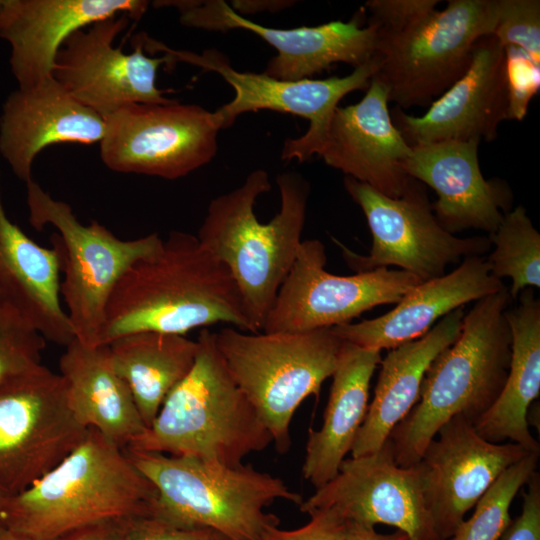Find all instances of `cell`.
I'll use <instances>...</instances> for the list:
<instances>
[{
    "mask_svg": "<svg viewBox=\"0 0 540 540\" xmlns=\"http://www.w3.org/2000/svg\"><path fill=\"white\" fill-rule=\"evenodd\" d=\"M59 369L83 426L122 449L146 430L129 387L111 364L108 345L88 346L75 338L61 355Z\"/></svg>",
    "mask_w": 540,
    "mask_h": 540,
    "instance_id": "f1b7e54d",
    "label": "cell"
},
{
    "mask_svg": "<svg viewBox=\"0 0 540 540\" xmlns=\"http://www.w3.org/2000/svg\"><path fill=\"white\" fill-rule=\"evenodd\" d=\"M324 244L302 241L262 331L297 332L351 323L372 308L398 303L422 281L403 270L378 268L340 276L325 270Z\"/></svg>",
    "mask_w": 540,
    "mask_h": 540,
    "instance_id": "5bb4252c",
    "label": "cell"
},
{
    "mask_svg": "<svg viewBox=\"0 0 540 540\" xmlns=\"http://www.w3.org/2000/svg\"><path fill=\"white\" fill-rule=\"evenodd\" d=\"M196 341L192 369L126 449L239 465L273 438L227 369L215 332L203 329Z\"/></svg>",
    "mask_w": 540,
    "mask_h": 540,
    "instance_id": "5b68a950",
    "label": "cell"
},
{
    "mask_svg": "<svg viewBox=\"0 0 540 540\" xmlns=\"http://www.w3.org/2000/svg\"><path fill=\"white\" fill-rule=\"evenodd\" d=\"M216 345L235 383L255 408L279 453L288 451L290 423L310 395L336 369L343 340L332 328L251 333L215 332Z\"/></svg>",
    "mask_w": 540,
    "mask_h": 540,
    "instance_id": "52a82bcc",
    "label": "cell"
},
{
    "mask_svg": "<svg viewBox=\"0 0 540 540\" xmlns=\"http://www.w3.org/2000/svg\"><path fill=\"white\" fill-rule=\"evenodd\" d=\"M492 35L503 47H518L540 63V1L497 0Z\"/></svg>",
    "mask_w": 540,
    "mask_h": 540,
    "instance_id": "836d02e7",
    "label": "cell"
},
{
    "mask_svg": "<svg viewBox=\"0 0 540 540\" xmlns=\"http://www.w3.org/2000/svg\"><path fill=\"white\" fill-rule=\"evenodd\" d=\"M517 298L518 304L505 312L512 342L504 387L474 426L489 442L509 440L539 454V443L529 431L528 413L540 393V301L530 287Z\"/></svg>",
    "mask_w": 540,
    "mask_h": 540,
    "instance_id": "83f0119b",
    "label": "cell"
},
{
    "mask_svg": "<svg viewBox=\"0 0 540 540\" xmlns=\"http://www.w3.org/2000/svg\"><path fill=\"white\" fill-rule=\"evenodd\" d=\"M4 496H5V494L2 493V492L0 491V500H1Z\"/></svg>",
    "mask_w": 540,
    "mask_h": 540,
    "instance_id": "7bdbcfd3",
    "label": "cell"
},
{
    "mask_svg": "<svg viewBox=\"0 0 540 540\" xmlns=\"http://www.w3.org/2000/svg\"><path fill=\"white\" fill-rule=\"evenodd\" d=\"M281 207L267 223L255 214L258 197L271 190L268 173L252 171L239 187L211 200L197 238L229 270L255 333L263 329L302 242L308 181L299 173L277 175Z\"/></svg>",
    "mask_w": 540,
    "mask_h": 540,
    "instance_id": "3957f363",
    "label": "cell"
},
{
    "mask_svg": "<svg viewBox=\"0 0 540 540\" xmlns=\"http://www.w3.org/2000/svg\"><path fill=\"white\" fill-rule=\"evenodd\" d=\"M160 5L176 7L180 22L188 27L213 31L243 29L256 34L276 49L277 55L269 60L263 73L279 80L309 79L339 62L356 68L377 53V30L369 23L364 26V9L347 22L337 20L281 29L255 23L223 0L161 1Z\"/></svg>",
    "mask_w": 540,
    "mask_h": 540,
    "instance_id": "2e32d148",
    "label": "cell"
},
{
    "mask_svg": "<svg viewBox=\"0 0 540 540\" xmlns=\"http://www.w3.org/2000/svg\"><path fill=\"white\" fill-rule=\"evenodd\" d=\"M148 5L141 0H0V39L10 46L18 88L53 78L57 53L74 31L120 14L137 20Z\"/></svg>",
    "mask_w": 540,
    "mask_h": 540,
    "instance_id": "7402d4cb",
    "label": "cell"
},
{
    "mask_svg": "<svg viewBox=\"0 0 540 540\" xmlns=\"http://www.w3.org/2000/svg\"><path fill=\"white\" fill-rule=\"evenodd\" d=\"M505 81L507 119L521 121L527 114L531 99L540 87V63L524 50L505 46Z\"/></svg>",
    "mask_w": 540,
    "mask_h": 540,
    "instance_id": "e575fe53",
    "label": "cell"
},
{
    "mask_svg": "<svg viewBox=\"0 0 540 540\" xmlns=\"http://www.w3.org/2000/svg\"><path fill=\"white\" fill-rule=\"evenodd\" d=\"M538 453H529L508 467L476 503L448 540H499L511 522L509 509L519 490L536 472Z\"/></svg>",
    "mask_w": 540,
    "mask_h": 540,
    "instance_id": "1f68e13d",
    "label": "cell"
},
{
    "mask_svg": "<svg viewBox=\"0 0 540 540\" xmlns=\"http://www.w3.org/2000/svg\"><path fill=\"white\" fill-rule=\"evenodd\" d=\"M125 540H230L210 528L180 527L153 516L130 518Z\"/></svg>",
    "mask_w": 540,
    "mask_h": 540,
    "instance_id": "8d00e7d4",
    "label": "cell"
},
{
    "mask_svg": "<svg viewBox=\"0 0 540 540\" xmlns=\"http://www.w3.org/2000/svg\"><path fill=\"white\" fill-rule=\"evenodd\" d=\"M124 450L157 489L151 516L176 526L210 528L230 540H262L280 522L266 507L279 499L303 501L283 480L252 465Z\"/></svg>",
    "mask_w": 540,
    "mask_h": 540,
    "instance_id": "8992f818",
    "label": "cell"
},
{
    "mask_svg": "<svg viewBox=\"0 0 540 540\" xmlns=\"http://www.w3.org/2000/svg\"><path fill=\"white\" fill-rule=\"evenodd\" d=\"M505 51L493 36L474 45L472 60L458 79L421 116L395 107L392 121L410 145L456 140L481 142L497 138L499 124L507 119Z\"/></svg>",
    "mask_w": 540,
    "mask_h": 540,
    "instance_id": "d6986e66",
    "label": "cell"
},
{
    "mask_svg": "<svg viewBox=\"0 0 540 540\" xmlns=\"http://www.w3.org/2000/svg\"><path fill=\"white\" fill-rule=\"evenodd\" d=\"M488 238L494 247L486 258L490 272L511 279V299L525 288L540 287V234L522 205L506 213Z\"/></svg>",
    "mask_w": 540,
    "mask_h": 540,
    "instance_id": "4dcf8cb0",
    "label": "cell"
},
{
    "mask_svg": "<svg viewBox=\"0 0 540 540\" xmlns=\"http://www.w3.org/2000/svg\"><path fill=\"white\" fill-rule=\"evenodd\" d=\"M99 142L107 168L175 180L216 155L221 125L214 112L194 104L136 103L104 119Z\"/></svg>",
    "mask_w": 540,
    "mask_h": 540,
    "instance_id": "4fadbf2b",
    "label": "cell"
},
{
    "mask_svg": "<svg viewBox=\"0 0 540 540\" xmlns=\"http://www.w3.org/2000/svg\"><path fill=\"white\" fill-rule=\"evenodd\" d=\"M157 497L125 450L89 428L55 468L0 500V526L29 540H55L107 520L151 516Z\"/></svg>",
    "mask_w": 540,
    "mask_h": 540,
    "instance_id": "7a4b0ae2",
    "label": "cell"
},
{
    "mask_svg": "<svg viewBox=\"0 0 540 540\" xmlns=\"http://www.w3.org/2000/svg\"><path fill=\"white\" fill-rule=\"evenodd\" d=\"M497 0H449L417 24L378 37L374 75L400 109L427 106L470 66L475 43L492 35Z\"/></svg>",
    "mask_w": 540,
    "mask_h": 540,
    "instance_id": "9c48e42d",
    "label": "cell"
},
{
    "mask_svg": "<svg viewBox=\"0 0 540 540\" xmlns=\"http://www.w3.org/2000/svg\"><path fill=\"white\" fill-rule=\"evenodd\" d=\"M46 340L14 312L0 307V384L41 364Z\"/></svg>",
    "mask_w": 540,
    "mask_h": 540,
    "instance_id": "d6a6232c",
    "label": "cell"
},
{
    "mask_svg": "<svg viewBox=\"0 0 540 540\" xmlns=\"http://www.w3.org/2000/svg\"><path fill=\"white\" fill-rule=\"evenodd\" d=\"M347 540H411V538L404 532L396 530L390 534L378 533L374 527H368L355 523H346Z\"/></svg>",
    "mask_w": 540,
    "mask_h": 540,
    "instance_id": "60d3db41",
    "label": "cell"
},
{
    "mask_svg": "<svg viewBox=\"0 0 540 540\" xmlns=\"http://www.w3.org/2000/svg\"><path fill=\"white\" fill-rule=\"evenodd\" d=\"M217 323L255 333L227 267L197 238L172 231L131 266L108 300L100 345L142 331L185 335Z\"/></svg>",
    "mask_w": 540,
    "mask_h": 540,
    "instance_id": "6da1fadb",
    "label": "cell"
},
{
    "mask_svg": "<svg viewBox=\"0 0 540 540\" xmlns=\"http://www.w3.org/2000/svg\"><path fill=\"white\" fill-rule=\"evenodd\" d=\"M386 86L375 76L356 104L337 107L316 155L386 196L400 197L411 177L401 168L411 146L394 125Z\"/></svg>",
    "mask_w": 540,
    "mask_h": 540,
    "instance_id": "44dd1931",
    "label": "cell"
},
{
    "mask_svg": "<svg viewBox=\"0 0 540 540\" xmlns=\"http://www.w3.org/2000/svg\"><path fill=\"white\" fill-rule=\"evenodd\" d=\"M438 0H369L364 11L367 23L375 26L378 37L398 34L436 10Z\"/></svg>",
    "mask_w": 540,
    "mask_h": 540,
    "instance_id": "d590c367",
    "label": "cell"
},
{
    "mask_svg": "<svg viewBox=\"0 0 540 540\" xmlns=\"http://www.w3.org/2000/svg\"><path fill=\"white\" fill-rule=\"evenodd\" d=\"M329 508L346 523L387 524L411 540H443L426 507L417 465L399 466L390 441L377 452L344 459L336 476L299 505Z\"/></svg>",
    "mask_w": 540,
    "mask_h": 540,
    "instance_id": "e0dca14e",
    "label": "cell"
},
{
    "mask_svg": "<svg viewBox=\"0 0 540 540\" xmlns=\"http://www.w3.org/2000/svg\"><path fill=\"white\" fill-rule=\"evenodd\" d=\"M104 119L76 101L54 78L11 92L0 114V155L25 184L46 147L59 143H99Z\"/></svg>",
    "mask_w": 540,
    "mask_h": 540,
    "instance_id": "603a6c76",
    "label": "cell"
},
{
    "mask_svg": "<svg viewBox=\"0 0 540 540\" xmlns=\"http://www.w3.org/2000/svg\"><path fill=\"white\" fill-rule=\"evenodd\" d=\"M479 143L448 140L413 145L401 163L406 175L436 192L432 211L451 234L468 229L495 232L513 202L504 180L484 178L478 160Z\"/></svg>",
    "mask_w": 540,
    "mask_h": 540,
    "instance_id": "ffe728a7",
    "label": "cell"
},
{
    "mask_svg": "<svg viewBox=\"0 0 540 540\" xmlns=\"http://www.w3.org/2000/svg\"><path fill=\"white\" fill-rule=\"evenodd\" d=\"M311 519L294 530L269 527L262 540H347V524L334 510L315 509L307 513Z\"/></svg>",
    "mask_w": 540,
    "mask_h": 540,
    "instance_id": "74e56055",
    "label": "cell"
},
{
    "mask_svg": "<svg viewBox=\"0 0 540 540\" xmlns=\"http://www.w3.org/2000/svg\"><path fill=\"white\" fill-rule=\"evenodd\" d=\"M344 187L362 209L372 234L368 255H360L334 240L346 264L356 272L399 267L419 280L441 277L451 264L483 256L492 248L488 236L459 238L437 221L425 187L411 179L406 191L392 198L351 177Z\"/></svg>",
    "mask_w": 540,
    "mask_h": 540,
    "instance_id": "30bf717a",
    "label": "cell"
},
{
    "mask_svg": "<svg viewBox=\"0 0 540 540\" xmlns=\"http://www.w3.org/2000/svg\"><path fill=\"white\" fill-rule=\"evenodd\" d=\"M504 286L491 274L485 257L470 256L448 274L419 283L386 314L332 329L341 340L361 348L390 350L422 337L450 312Z\"/></svg>",
    "mask_w": 540,
    "mask_h": 540,
    "instance_id": "cb8c5ba5",
    "label": "cell"
},
{
    "mask_svg": "<svg viewBox=\"0 0 540 540\" xmlns=\"http://www.w3.org/2000/svg\"><path fill=\"white\" fill-rule=\"evenodd\" d=\"M138 40L144 51L163 52L168 59V67L183 62L204 71L216 72L233 88L234 98L214 111L222 129L230 127L241 114L259 110H273L307 119L310 123L307 131L298 138L286 139L282 149V160L296 159L298 162L317 154L340 100L352 91L366 90L379 66L375 56L344 77L286 81L264 73L238 71L228 57L216 49L197 54L172 49L144 34H139Z\"/></svg>",
    "mask_w": 540,
    "mask_h": 540,
    "instance_id": "8fae6325",
    "label": "cell"
},
{
    "mask_svg": "<svg viewBox=\"0 0 540 540\" xmlns=\"http://www.w3.org/2000/svg\"><path fill=\"white\" fill-rule=\"evenodd\" d=\"M62 262L7 216L0 191V307L14 312L46 341L67 346L75 334L61 305Z\"/></svg>",
    "mask_w": 540,
    "mask_h": 540,
    "instance_id": "d4e9b609",
    "label": "cell"
},
{
    "mask_svg": "<svg viewBox=\"0 0 540 540\" xmlns=\"http://www.w3.org/2000/svg\"><path fill=\"white\" fill-rule=\"evenodd\" d=\"M26 201L34 229H57L51 241L61 256L60 294L75 338L88 346L100 345L115 285L135 263L156 255L163 240L157 233L122 240L96 220L83 225L68 203L54 199L33 179L26 183Z\"/></svg>",
    "mask_w": 540,
    "mask_h": 540,
    "instance_id": "ba28073f",
    "label": "cell"
},
{
    "mask_svg": "<svg viewBox=\"0 0 540 540\" xmlns=\"http://www.w3.org/2000/svg\"><path fill=\"white\" fill-rule=\"evenodd\" d=\"M0 540H29L0 526Z\"/></svg>",
    "mask_w": 540,
    "mask_h": 540,
    "instance_id": "b9f144b4",
    "label": "cell"
},
{
    "mask_svg": "<svg viewBox=\"0 0 540 540\" xmlns=\"http://www.w3.org/2000/svg\"><path fill=\"white\" fill-rule=\"evenodd\" d=\"M108 348L111 364L129 387L147 429L192 369L198 343L184 335L142 331L119 337Z\"/></svg>",
    "mask_w": 540,
    "mask_h": 540,
    "instance_id": "f546056e",
    "label": "cell"
},
{
    "mask_svg": "<svg viewBox=\"0 0 540 540\" xmlns=\"http://www.w3.org/2000/svg\"><path fill=\"white\" fill-rule=\"evenodd\" d=\"M65 380L42 364L0 384V491L14 495L63 461L86 437Z\"/></svg>",
    "mask_w": 540,
    "mask_h": 540,
    "instance_id": "7c38bea8",
    "label": "cell"
},
{
    "mask_svg": "<svg viewBox=\"0 0 540 540\" xmlns=\"http://www.w3.org/2000/svg\"><path fill=\"white\" fill-rule=\"evenodd\" d=\"M510 301L506 286L477 300L464 315L457 339L430 363L417 403L388 438L399 466L417 464L452 417L463 415L474 424L498 398L511 359L505 315Z\"/></svg>",
    "mask_w": 540,
    "mask_h": 540,
    "instance_id": "277c9868",
    "label": "cell"
},
{
    "mask_svg": "<svg viewBox=\"0 0 540 540\" xmlns=\"http://www.w3.org/2000/svg\"><path fill=\"white\" fill-rule=\"evenodd\" d=\"M127 14L104 18L71 33L60 47L53 78L79 103L103 119L130 104H167L171 100L156 85L167 57L146 55L134 38L125 53L114 41L128 25Z\"/></svg>",
    "mask_w": 540,
    "mask_h": 540,
    "instance_id": "9a60e30c",
    "label": "cell"
},
{
    "mask_svg": "<svg viewBox=\"0 0 540 540\" xmlns=\"http://www.w3.org/2000/svg\"><path fill=\"white\" fill-rule=\"evenodd\" d=\"M529 453L516 443L485 440L463 415L447 421L416 464L439 536L448 540L495 480Z\"/></svg>",
    "mask_w": 540,
    "mask_h": 540,
    "instance_id": "ac0fdd59",
    "label": "cell"
},
{
    "mask_svg": "<svg viewBox=\"0 0 540 540\" xmlns=\"http://www.w3.org/2000/svg\"><path fill=\"white\" fill-rule=\"evenodd\" d=\"M522 492L521 514L511 520L499 540H540V475L535 472Z\"/></svg>",
    "mask_w": 540,
    "mask_h": 540,
    "instance_id": "f35d334b",
    "label": "cell"
},
{
    "mask_svg": "<svg viewBox=\"0 0 540 540\" xmlns=\"http://www.w3.org/2000/svg\"><path fill=\"white\" fill-rule=\"evenodd\" d=\"M464 315V308H457L422 337L388 350L379 364L374 397L356 435L351 457L371 454L383 447L392 430L417 403L430 363L459 336Z\"/></svg>",
    "mask_w": 540,
    "mask_h": 540,
    "instance_id": "484cf974",
    "label": "cell"
},
{
    "mask_svg": "<svg viewBox=\"0 0 540 540\" xmlns=\"http://www.w3.org/2000/svg\"><path fill=\"white\" fill-rule=\"evenodd\" d=\"M381 351L343 341L319 430L310 429L302 467L305 480L317 488L333 479L351 451L365 419L369 388Z\"/></svg>",
    "mask_w": 540,
    "mask_h": 540,
    "instance_id": "4316f807",
    "label": "cell"
},
{
    "mask_svg": "<svg viewBox=\"0 0 540 540\" xmlns=\"http://www.w3.org/2000/svg\"><path fill=\"white\" fill-rule=\"evenodd\" d=\"M128 519H113L85 526L55 540H125Z\"/></svg>",
    "mask_w": 540,
    "mask_h": 540,
    "instance_id": "ab89813d",
    "label": "cell"
}]
</instances>
